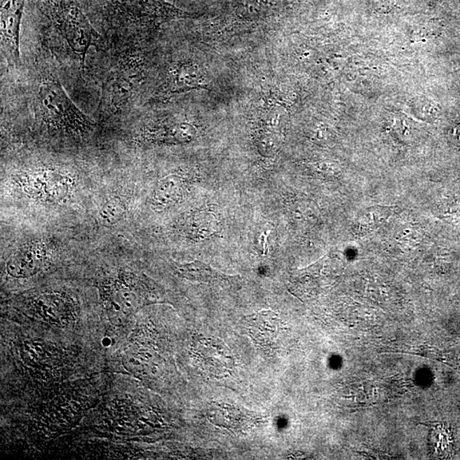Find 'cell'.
Listing matches in <instances>:
<instances>
[{
  "instance_id": "obj_1",
  "label": "cell",
  "mask_w": 460,
  "mask_h": 460,
  "mask_svg": "<svg viewBox=\"0 0 460 460\" xmlns=\"http://www.w3.org/2000/svg\"><path fill=\"white\" fill-rule=\"evenodd\" d=\"M9 70L17 78L11 94L13 108L29 110L35 125L55 136L82 140L93 133L96 125L66 93L46 41H39L18 69Z\"/></svg>"
},
{
  "instance_id": "obj_2",
  "label": "cell",
  "mask_w": 460,
  "mask_h": 460,
  "mask_svg": "<svg viewBox=\"0 0 460 460\" xmlns=\"http://www.w3.org/2000/svg\"><path fill=\"white\" fill-rule=\"evenodd\" d=\"M105 29L109 43H140L141 37L172 21L194 17L165 0H89Z\"/></svg>"
},
{
  "instance_id": "obj_3",
  "label": "cell",
  "mask_w": 460,
  "mask_h": 460,
  "mask_svg": "<svg viewBox=\"0 0 460 460\" xmlns=\"http://www.w3.org/2000/svg\"><path fill=\"white\" fill-rule=\"evenodd\" d=\"M101 79L97 114L109 119L134 108L145 78L144 55L138 43H110Z\"/></svg>"
},
{
  "instance_id": "obj_4",
  "label": "cell",
  "mask_w": 460,
  "mask_h": 460,
  "mask_svg": "<svg viewBox=\"0 0 460 460\" xmlns=\"http://www.w3.org/2000/svg\"><path fill=\"white\" fill-rule=\"evenodd\" d=\"M41 13L67 43L85 69L86 55L90 47L100 50L109 49V43L91 25L79 0H38Z\"/></svg>"
},
{
  "instance_id": "obj_5",
  "label": "cell",
  "mask_w": 460,
  "mask_h": 460,
  "mask_svg": "<svg viewBox=\"0 0 460 460\" xmlns=\"http://www.w3.org/2000/svg\"><path fill=\"white\" fill-rule=\"evenodd\" d=\"M25 5V0H1V54L9 69H18L22 65L20 33Z\"/></svg>"
},
{
  "instance_id": "obj_6",
  "label": "cell",
  "mask_w": 460,
  "mask_h": 460,
  "mask_svg": "<svg viewBox=\"0 0 460 460\" xmlns=\"http://www.w3.org/2000/svg\"><path fill=\"white\" fill-rule=\"evenodd\" d=\"M105 306L111 323L121 326L140 308L142 299L136 289L117 280L106 293Z\"/></svg>"
},
{
  "instance_id": "obj_7",
  "label": "cell",
  "mask_w": 460,
  "mask_h": 460,
  "mask_svg": "<svg viewBox=\"0 0 460 460\" xmlns=\"http://www.w3.org/2000/svg\"><path fill=\"white\" fill-rule=\"evenodd\" d=\"M244 329L257 346L271 351L277 346L283 323L272 311H263L245 316Z\"/></svg>"
},
{
  "instance_id": "obj_8",
  "label": "cell",
  "mask_w": 460,
  "mask_h": 460,
  "mask_svg": "<svg viewBox=\"0 0 460 460\" xmlns=\"http://www.w3.org/2000/svg\"><path fill=\"white\" fill-rule=\"evenodd\" d=\"M196 133L189 123L164 121L145 124L137 135V141L149 144H184L192 140Z\"/></svg>"
},
{
  "instance_id": "obj_9",
  "label": "cell",
  "mask_w": 460,
  "mask_h": 460,
  "mask_svg": "<svg viewBox=\"0 0 460 460\" xmlns=\"http://www.w3.org/2000/svg\"><path fill=\"white\" fill-rule=\"evenodd\" d=\"M194 355L199 360L201 367L209 376L222 378L228 374L234 367V360L227 346L215 339L201 340Z\"/></svg>"
},
{
  "instance_id": "obj_10",
  "label": "cell",
  "mask_w": 460,
  "mask_h": 460,
  "mask_svg": "<svg viewBox=\"0 0 460 460\" xmlns=\"http://www.w3.org/2000/svg\"><path fill=\"white\" fill-rule=\"evenodd\" d=\"M46 259V249L43 244H32L22 248L11 257L7 272L14 278H27L41 269Z\"/></svg>"
},
{
  "instance_id": "obj_11",
  "label": "cell",
  "mask_w": 460,
  "mask_h": 460,
  "mask_svg": "<svg viewBox=\"0 0 460 460\" xmlns=\"http://www.w3.org/2000/svg\"><path fill=\"white\" fill-rule=\"evenodd\" d=\"M212 416L209 419L216 426L228 428L236 431H244L252 426H257L262 418L255 412L249 411L247 408L230 405V404L213 403Z\"/></svg>"
},
{
  "instance_id": "obj_12",
  "label": "cell",
  "mask_w": 460,
  "mask_h": 460,
  "mask_svg": "<svg viewBox=\"0 0 460 460\" xmlns=\"http://www.w3.org/2000/svg\"><path fill=\"white\" fill-rule=\"evenodd\" d=\"M177 272L184 278L196 283L218 285L221 288H233L238 285V277L230 276L215 271L210 265L201 261L177 265Z\"/></svg>"
},
{
  "instance_id": "obj_13",
  "label": "cell",
  "mask_w": 460,
  "mask_h": 460,
  "mask_svg": "<svg viewBox=\"0 0 460 460\" xmlns=\"http://www.w3.org/2000/svg\"><path fill=\"white\" fill-rule=\"evenodd\" d=\"M326 257L314 264L292 273L290 279V291L299 299H306L318 292L320 285L321 271Z\"/></svg>"
},
{
  "instance_id": "obj_14",
  "label": "cell",
  "mask_w": 460,
  "mask_h": 460,
  "mask_svg": "<svg viewBox=\"0 0 460 460\" xmlns=\"http://www.w3.org/2000/svg\"><path fill=\"white\" fill-rule=\"evenodd\" d=\"M186 184L184 178L177 175H169L158 182L154 190L152 206L156 211H164L166 208L180 202L184 196Z\"/></svg>"
},
{
  "instance_id": "obj_15",
  "label": "cell",
  "mask_w": 460,
  "mask_h": 460,
  "mask_svg": "<svg viewBox=\"0 0 460 460\" xmlns=\"http://www.w3.org/2000/svg\"><path fill=\"white\" fill-rule=\"evenodd\" d=\"M391 213L390 208H383V206H375V208L367 209V211L364 212L358 218V231L368 233L379 228L384 221L388 219Z\"/></svg>"
},
{
  "instance_id": "obj_16",
  "label": "cell",
  "mask_w": 460,
  "mask_h": 460,
  "mask_svg": "<svg viewBox=\"0 0 460 460\" xmlns=\"http://www.w3.org/2000/svg\"><path fill=\"white\" fill-rule=\"evenodd\" d=\"M126 213V206L119 198H112L107 201L99 212L101 223L109 227L116 225L121 221Z\"/></svg>"
}]
</instances>
